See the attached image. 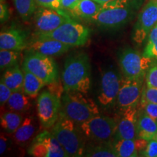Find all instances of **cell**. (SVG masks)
I'll return each mask as SVG.
<instances>
[{
	"label": "cell",
	"mask_w": 157,
	"mask_h": 157,
	"mask_svg": "<svg viewBox=\"0 0 157 157\" xmlns=\"http://www.w3.org/2000/svg\"><path fill=\"white\" fill-rule=\"evenodd\" d=\"M64 91L87 94L91 85V66L87 54L78 53L66 59L62 72Z\"/></svg>",
	"instance_id": "1"
},
{
	"label": "cell",
	"mask_w": 157,
	"mask_h": 157,
	"mask_svg": "<svg viewBox=\"0 0 157 157\" xmlns=\"http://www.w3.org/2000/svg\"><path fill=\"white\" fill-rule=\"evenodd\" d=\"M52 134L56 137L68 156H84L85 137L77 129L75 122L60 111L56 123L52 127Z\"/></svg>",
	"instance_id": "2"
},
{
	"label": "cell",
	"mask_w": 157,
	"mask_h": 157,
	"mask_svg": "<svg viewBox=\"0 0 157 157\" xmlns=\"http://www.w3.org/2000/svg\"><path fill=\"white\" fill-rule=\"evenodd\" d=\"M79 92L68 91L62 95V111L74 122L81 124L99 114L93 100Z\"/></svg>",
	"instance_id": "3"
},
{
	"label": "cell",
	"mask_w": 157,
	"mask_h": 157,
	"mask_svg": "<svg viewBox=\"0 0 157 157\" xmlns=\"http://www.w3.org/2000/svg\"><path fill=\"white\" fill-rule=\"evenodd\" d=\"M90 34V29L87 26L70 19L56 30L45 34H36L35 38L52 39L70 47H80L87 42Z\"/></svg>",
	"instance_id": "4"
},
{
	"label": "cell",
	"mask_w": 157,
	"mask_h": 157,
	"mask_svg": "<svg viewBox=\"0 0 157 157\" xmlns=\"http://www.w3.org/2000/svg\"><path fill=\"white\" fill-rule=\"evenodd\" d=\"M117 127V121L113 118L100 114L79 124L85 138L94 143L112 142Z\"/></svg>",
	"instance_id": "5"
},
{
	"label": "cell",
	"mask_w": 157,
	"mask_h": 157,
	"mask_svg": "<svg viewBox=\"0 0 157 157\" xmlns=\"http://www.w3.org/2000/svg\"><path fill=\"white\" fill-rule=\"evenodd\" d=\"M152 60L145 57L139 51L126 48L119 55V63L124 78H146V72Z\"/></svg>",
	"instance_id": "6"
},
{
	"label": "cell",
	"mask_w": 157,
	"mask_h": 157,
	"mask_svg": "<svg viewBox=\"0 0 157 157\" xmlns=\"http://www.w3.org/2000/svg\"><path fill=\"white\" fill-rule=\"evenodd\" d=\"M23 68L38 76L46 84L56 82L58 78V68L50 56L29 52L23 60Z\"/></svg>",
	"instance_id": "7"
},
{
	"label": "cell",
	"mask_w": 157,
	"mask_h": 157,
	"mask_svg": "<svg viewBox=\"0 0 157 157\" xmlns=\"http://www.w3.org/2000/svg\"><path fill=\"white\" fill-rule=\"evenodd\" d=\"M61 109L60 98L50 91L40 94L36 101L37 115L45 129L52 128L58 120Z\"/></svg>",
	"instance_id": "8"
},
{
	"label": "cell",
	"mask_w": 157,
	"mask_h": 157,
	"mask_svg": "<svg viewBox=\"0 0 157 157\" xmlns=\"http://www.w3.org/2000/svg\"><path fill=\"white\" fill-rule=\"evenodd\" d=\"M28 152L34 157L68 156L56 137L48 131H44L35 137Z\"/></svg>",
	"instance_id": "9"
},
{
	"label": "cell",
	"mask_w": 157,
	"mask_h": 157,
	"mask_svg": "<svg viewBox=\"0 0 157 157\" xmlns=\"http://www.w3.org/2000/svg\"><path fill=\"white\" fill-rule=\"evenodd\" d=\"M132 15V10L127 5L117 7H103L99 13L91 19L102 28L115 29L125 24Z\"/></svg>",
	"instance_id": "10"
},
{
	"label": "cell",
	"mask_w": 157,
	"mask_h": 157,
	"mask_svg": "<svg viewBox=\"0 0 157 157\" xmlns=\"http://www.w3.org/2000/svg\"><path fill=\"white\" fill-rule=\"evenodd\" d=\"M156 23L157 0H150L139 13L133 31V40L137 44H142Z\"/></svg>",
	"instance_id": "11"
},
{
	"label": "cell",
	"mask_w": 157,
	"mask_h": 157,
	"mask_svg": "<svg viewBox=\"0 0 157 157\" xmlns=\"http://www.w3.org/2000/svg\"><path fill=\"white\" fill-rule=\"evenodd\" d=\"M70 19L61 10L40 7L35 12L36 34L51 32Z\"/></svg>",
	"instance_id": "12"
},
{
	"label": "cell",
	"mask_w": 157,
	"mask_h": 157,
	"mask_svg": "<svg viewBox=\"0 0 157 157\" xmlns=\"http://www.w3.org/2000/svg\"><path fill=\"white\" fill-rule=\"evenodd\" d=\"M121 81L119 74L113 70H108L103 74L98 100L105 109H109L117 103Z\"/></svg>",
	"instance_id": "13"
},
{
	"label": "cell",
	"mask_w": 157,
	"mask_h": 157,
	"mask_svg": "<svg viewBox=\"0 0 157 157\" xmlns=\"http://www.w3.org/2000/svg\"><path fill=\"white\" fill-rule=\"evenodd\" d=\"M145 78L122 79L117 103L121 111L127 108L137 106L142 95Z\"/></svg>",
	"instance_id": "14"
},
{
	"label": "cell",
	"mask_w": 157,
	"mask_h": 157,
	"mask_svg": "<svg viewBox=\"0 0 157 157\" xmlns=\"http://www.w3.org/2000/svg\"><path fill=\"white\" fill-rule=\"evenodd\" d=\"M137 118H138L137 106H132L124 110L120 121L118 123L115 140L136 139Z\"/></svg>",
	"instance_id": "15"
},
{
	"label": "cell",
	"mask_w": 157,
	"mask_h": 157,
	"mask_svg": "<svg viewBox=\"0 0 157 157\" xmlns=\"http://www.w3.org/2000/svg\"><path fill=\"white\" fill-rule=\"evenodd\" d=\"M69 45L52 39H38L34 40L28 45L29 52H35L47 56H59L69 50Z\"/></svg>",
	"instance_id": "16"
},
{
	"label": "cell",
	"mask_w": 157,
	"mask_h": 157,
	"mask_svg": "<svg viewBox=\"0 0 157 157\" xmlns=\"http://www.w3.org/2000/svg\"><path fill=\"white\" fill-rule=\"evenodd\" d=\"M25 33L16 28H10L2 31L0 34V49L21 51L28 48Z\"/></svg>",
	"instance_id": "17"
},
{
	"label": "cell",
	"mask_w": 157,
	"mask_h": 157,
	"mask_svg": "<svg viewBox=\"0 0 157 157\" xmlns=\"http://www.w3.org/2000/svg\"><path fill=\"white\" fill-rule=\"evenodd\" d=\"M157 134V121L147 115L144 111L138 113L137 121V138L146 140L154 139Z\"/></svg>",
	"instance_id": "18"
},
{
	"label": "cell",
	"mask_w": 157,
	"mask_h": 157,
	"mask_svg": "<svg viewBox=\"0 0 157 157\" xmlns=\"http://www.w3.org/2000/svg\"><path fill=\"white\" fill-rule=\"evenodd\" d=\"M103 7L95 0H80L70 12L74 16L79 18L91 20L99 13Z\"/></svg>",
	"instance_id": "19"
},
{
	"label": "cell",
	"mask_w": 157,
	"mask_h": 157,
	"mask_svg": "<svg viewBox=\"0 0 157 157\" xmlns=\"http://www.w3.org/2000/svg\"><path fill=\"white\" fill-rule=\"evenodd\" d=\"M36 132V121L33 117H28L23 119V122L13 133V139L17 145H25L34 136Z\"/></svg>",
	"instance_id": "20"
},
{
	"label": "cell",
	"mask_w": 157,
	"mask_h": 157,
	"mask_svg": "<svg viewBox=\"0 0 157 157\" xmlns=\"http://www.w3.org/2000/svg\"><path fill=\"white\" fill-rule=\"evenodd\" d=\"M1 80L13 92L23 90L24 82L23 71L21 70L18 65L7 68L2 76Z\"/></svg>",
	"instance_id": "21"
},
{
	"label": "cell",
	"mask_w": 157,
	"mask_h": 157,
	"mask_svg": "<svg viewBox=\"0 0 157 157\" xmlns=\"http://www.w3.org/2000/svg\"><path fill=\"white\" fill-rule=\"evenodd\" d=\"M23 71L24 74L23 92L30 98L36 97L39 91L43 87H44L46 83L27 69L23 68Z\"/></svg>",
	"instance_id": "22"
},
{
	"label": "cell",
	"mask_w": 157,
	"mask_h": 157,
	"mask_svg": "<svg viewBox=\"0 0 157 157\" xmlns=\"http://www.w3.org/2000/svg\"><path fill=\"white\" fill-rule=\"evenodd\" d=\"M84 156L89 157H118L113 143H94L86 147Z\"/></svg>",
	"instance_id": "23"
},
{
	"label": "cell",
	"mask_w": 157,
	"mask_h": 157,
	"mask_svg": "<svg viewBox=\"0 0 157 157\" xmlns=\"http://www.w3.org/2000/svg\"><path fill=\"white\" fill-rule=\"evenodd\" d=\"M7 103L11 111L16 112H25L31 105L30 97L25 95L23 90L13 92Z\"/></svg>",
	"instance_id": "24"
},
{
	"label": "cell",
	"mask_w": 157,
	"mask_h": 157,
	"mask_svg": "<svg viewBox=\"0 0 157 157\" xmlns=\"http://www.w3.org/2000/svg\"><path fill=\"white\" fill-rule=\"evenodd\" d=\"M113 145L118 157H136L138 156V150L135 139L113 140Z\"/></svg>",
	"instance_id": "25"
},
{
	"label": "cell",
	"mask_w": 157,
	"mask_h": 157,
	"mask_svg": "<svg viewBox=\"0 0 157 157\" xmlns=\"http://www.w3.org/2000/svg\"><path fill=\"white\" fill-rule=\"evenodd\" d=\"M23 116L16 111H7L1 115V126L5 132L13 134L23 122Z\"/></svg>",
	"instance_id": "26"
},
{
	"label": "cell",
	"mask_w": 157,
	"mask_h": 157,
	"mask_svg": "<svg viewBox=\"0 0 157 157\" xmlns=\"http://www.w3.org/2000/svg\"><path fill=\"white\" fill-rule=\"evenodd\" d=\"M15 9L20 16L24 21L30 19L36 10V3L35 0H13Z\"/></svg>",
	"instance_id": "27"
},
{
	"label": "cell",
	"mask_w": 157,
	"mask_h": 157,
	"mask_svg": "<svg viewBox=\"0 0 157 157\" xmlns=\"http://www.w3.org/2000/svg\"><path fill=\"white\" fill-rule=\"evenodd\" d=\"M20 51L1 50H0V68L4 69L17 66L20 60Z\"/></svg>",
	"instance_id": "28"
},
{
	"label": "cell",
	"mask_w": 157,
	"mask_h": 157,
	"mask_svg": "<svg viewBox=\"0 0 157 157\" xmlns=\"http://www.w3.org/2000/svg\"><path fill=\"white\" fill-rule=\"evenodd\" d=\"M148 103H157V88L148 87L145 84L143 85L140 101V106L143 107Z\"/></svg>",
	"instance_id": "29"
},
{
	"label": "cell",
	"mask_w": 157,
	"mask_h": 157,
	"mask_svg": "<svg viewBox=\"0 0 157 157\" xmlns=\"http://www.w3.org/2000/svg\"><path fill=\"white\" fill-rule=\"evenodd\" d=\"M146 84L148 87L157 88V58L153 59L146 74Z\"/></svg>",
	"instance_id": "30"
},
{
	"label": "cell",
	"mask_w": 157,
	"mask_h": 157,
	"mask_svg": "<svg viewBox=\"0 0 157 157\" xmlns=\"http://www.w3.org/2000/svg\"><path fill=\"white\" fill-rule=\"evenodd\" d=\"M140 154L146 157H157V140L155 139L148 140L146 147Z\"/></svg>",
	"instance_id": "31"
},
{
	"label": "cell",
	"mask_w": 157,
	"mask_h": 157,
	"mask_svg": "<svg viewBox=\"0 0 157 157\" xmlns=\"http://www.w3.org/2000/svg\"><path fill=\"white\" fill-rule=\"evenodd\" d=\"M13 93V91L1 80L0 82V104L5 105L7 103L9 98Z\"/></svg>",
	"instance_id": "32"
},
{
	"label": "cell",
	"mask_w": 157,
	"mask_h": 157,
	"mask_svg": "<svg viewBox=\"0 0 157 157\" xmlns=\"http://www.w3.org/2000/svg\"><path fill=\"white\" fill-rule=\"evenodd\" d=\"M39 7H48L56 10H62L60 0H35Z\"/></svg>",
	"instance_id": "33"
},
{
	"label": "cell",
	"mask_w": 157,
	"mask_h": 157,
	"mask_svg": "<svg viewBox=\"0 0 157 157\" xmlns=\"http://www.w3.org/2000/svg\"><path fill=\"white\" fill-rule=\"evenodd\" d=\"M141 108L147 115L157 121V103H148Z\"/></svg>",
	"instance_id": "34"
},
{
	"label": "cell",
	"mask_w": 157,
	"mask_h": 157,
	"mask_svg": "<svg viewBox=\"0 0 157 157\" xmlns=\"http://www.w3.org/2000/svg\"><path fill=\"white\" fill-rule=\"evenodd\" d=\"M143 56L146 58L156 59L157 58V42L151 44H146Z\"/></svg>",
	"instance_id": "35"
},
{
	"label": "cell",
	"mask_w": 157,
	"mask_h": 157,
	"mask_svg": "<svg viewBox=\"0 0 157 157\" xmlns=\"http://www.w3.org/2000/svg\"><path fill=\"white\" fill-rule=\"evenodd\" d=\"M10 14L8 6L5 2V0H1L0 2V21L1 23H3L6 22L10 18Z\"/></svg>",
	"instance_id": "36"
},
{
	"label": "cell",
	"mask_w": 157,
	"mask_h": 157,
	"mask_svg": "<svg viewBox=\"0 0 157 157\" xmlns=\"http://www.w3.org/2000/svg\"><path fill=\"white\" fill-rule=\"evenodd\" d=\"M103 7H117L127 5V0H95Z\"/></svg>",
	"instance_id": "37"
},
{
	"label": "cell",
	"mask_w": 157,
	"mask_h": 157,
	"mask_svg": "<svg viewBox=\"0 0 157 157\" xmlns=\"http://www.w3.org/2000/svg\"><path fill=\"white\" fill-rule=\"evenodd\" d=\"M156 42H157V23L149 33L146 44H151Z\"/></svg>",
	"instance_id": "38"
},
{
	"label": "cell",
	"mask_w": 157,
	"mask_h": 157,
	"mask_svg": "<svg viewBox=\"0 0 157 157\" xmlns=\"http://www.w3.org/2000/svg\"><path fill=\"white\" fill-rule=\"evenodd\" d=\"M80 0H60L61 2L62 9L71 10Z\"/></svg>",
	"instance_id": "39"
},
{
	"label": "cell",
	"mask_w": 157,
	"mask_h": 157,
	"mask_svg": "<svg viewBox=\"0 0 157 157\" xmlns=\"http://www.w3.org/2000/svg\"><path fill=\"white\" fill-rule=\"evenodd\" d=\"M9 140L6 137L2 132L1 133V137H0V154H3L7 149L8 146Z\"/></svg>",
	"instance_id": "40"
},
{
	"label": "cell",
	"mask_w": 157,
	"mask_h": 157,
	"mask_svg": "<svg viewBox=\"0 0 157 157\" xmlns=\"http://www.w3.org/2000/svg\"><path fill=\"white\" fill-rule=\"evenodd\" d=\"M154 139H155V140H157V134L156 135V136H155V137H154Z\"/></svg>",
	"instance_id": "41"
}]
</instances>
